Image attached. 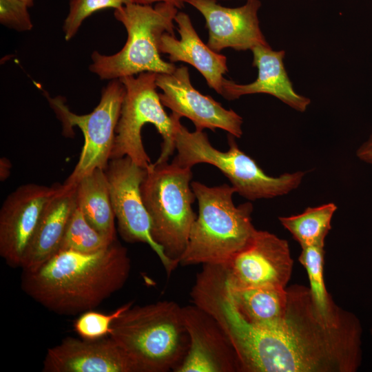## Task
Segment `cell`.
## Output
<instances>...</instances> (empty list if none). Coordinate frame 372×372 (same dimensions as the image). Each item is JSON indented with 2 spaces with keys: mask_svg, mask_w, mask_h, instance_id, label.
Returning <instances> with one entry per match:
<instances>
[{
  "mask_svg": "<svg viewBox=\"0 0 372 372\" xmlns=\"http://www.w3.org/2000/svg\"><path fill=\"white\" fill-rule=\"evenodd\" d=\"M188 353L175 372H240L236 352L216 320L193 304L182 307Z\"/></svg>",
  "mask_w": 372,
  "mask_h": 372,
  "instance_id": "14",
  "label": "cell"
},
{
  "mask_svg": "<svg viewBox=\"0 0 372 372\" xmlns=\"http://www.w3.org/2000/svg\"><path fill=\"white\" fill-rule=\"evenodd\" d=\"M131 260L116 240L92 253L59 251L37 269L23 271V291L58 315L93 310L129 278Z\"/></svg>",
  "mask_w": 372,
  "mask_h": 372,
  "instance_id": "2",
  "label": "cell"
},
{
  "mask_svg": "<svg viewBox=\"0 0 372 372\" xmlns=\"http://www.w3.org/2000/svg\"><path fill=\"white\" fill-rule=\"evenodd\" d=\"M43 372H137L111 338L96 340L68 337L49 348Z\"/></svg>",
  "mask_w": 372,
  "mask_h": 372,
  "instance_id": "16",
  "label": "cell"
},
{
  "mask_svg": "<svg viewBox=\"0 0 372 372\" xmlns=\"http://www.w3.org/2000/svg\"><path fill=\"white\" fill-rule=\"evenodd\" d=\"M112 205L121 238L127 242L147 244L158 256L169 276L178 265L170 260L151 235V221L143 203L141 185L146 169L129 157L110 159L105 170Z\"/></svg>",
  "mask_w": 372,
  "mask_h": 372,
  "instance_id": "10",
  "label": "cell"
},
{
  "mask_svg": "<svg viewBox=\"0 0 372 372\" xmlns=\"http://www.w3.org/2000/svg\"><path fill=\"white\" fill-rule=\"evenodd\" d=\"M198 203V215L190 230L187 248L179 265L228 263L254 238L257 229L251 222L253 205L236 206L231 185L209 187L191 183Z\"/></svg>",
  "mask_w": 372,
  "mask_h": 372,
  "instance_id": "4",
  "label": "cell"
},
{
  "mask_svg": "<svg viewBox=\"0 0 372 372\" xmlns=\"http://www.w3.org/2000/svg\"><path fill=\"white\" fill-rule=\"evenodd\" d=\"M287 305L277 323L259 327L239 313L225 332L237 355L240 372H355L362 363V328L343 310L324 317L309 287H287Z\"/></svg>",
  "mask_w": 372,
  "mask_h": 372,
  "instance_id": "1",
  "label": "cell"
},
{
  "mask_svg": "<svg viewBox=\"0 0 372 372\" xmlns=\"http://www.w3.org/2000/svg\"><path fill=\"white\" fill-rule=\"evenodd\" d=\"M356 155L362 161L372 164V133L368 140L358 149Z\"/></svg>",
  "mask_w": 372,
  "mask_h": 372,
  "instance_id": "28",
  "label": "cell"
},
{
  "mask_svg": "<svg viewBox=\"0 0 372 372\" xmlns=\"http://www.w3.org/2000/svg\"><path fill=\"white\" fill-rule=\"evenodd\" d=\"M156 83L163 106L179 118L186 117L196 130L221 129L236 138L242 135V118L233 110H227L211 96L204 95L192 85L187 67L176 68L171 74H157Z\"/></svg>",
  "mask_w": 372,
  "mask_h": 372,
  "instance_id": "12",
  "label": "cell"
},
{
  "mask_svg": "<svg viewBox=\"0 0 372 372\" xmlns=\"http://www.w3.org/2000/svg\"><path fill=\"white\" fill-rule=\"evenodd\" d=\"M200 12L208 30V46L216 52L225 48L251 50L269 45L260 28L259 0H247L239 7L223 6L216 0H184Z\"/></svg>",
  "mask_w": 372,
  "mask_h": 372,
  "instance_id": "15",
  "label": "cell"
},
{
  "mask_svg": "<svg viewBox=\"0 0 372 372\" xmlns=\"http://www.w3.org/2000/svg\"><path fill=\"white\" fill-rule=\"evenodd\" d=\"M192 168L172 162L151 163L141 192L151 221V235L165 256L178 265L197 216L191 186Z\"/></svg>",
  "mask_w": 372,
  "mask_h": 372,
  "instance_id": "6",
  "label": "cell"
},
{
  "mask_svg": "<svg viewBox=\"0 0 372 372\" xmlns=\"http://www.w3.org/2000/svg\"><path fill=\"white\" fill-rule=\"evenodd\" d=\"M227 286L237 309L250 323L268 327L284 317L288 298L287 287L231 288L228 284Z\"/></svg>",
  "mask_w": 372,
  "mask_h": 372,
  "instance_id": "21",
  "label": "cell"
},
{
  "mask_svg": "<svg viewBox=\"0 0 372 372\" xmlns=\"http://www.w3.org/2000/svg\"><path fill=\"white\" fill-rule=\"evenodd\" d=\"M134 3L141 5H150L154 3H167L176 7L178 9H181L184 6V0H133Z\"/></svg>",
  "mask_w": 372,
  "mask_h": 372,
  "instance_id": "29",
  "label": "cell"
},
{
  "mask_svg": "<svg viewBox=\"0 0 372 372\" xmlns=\"http://www.w3.org/2000/svg\"><path fill=\"white\" fill-rule=\"evenodd\" d=\"M129 3H134L133 0H70L69 12L63 25L65 39H72L84 20L95 12L116 10Z\"/></svg>",
  "mask_w": 372,
  "mask_h": 372,
  "instance_id": "26",
  "label": "cell"
},
{
  "mask_svg": "<svg viewBox=\"0 0 372 372\" xmlns=\"http://www.w3.org/2000/svg\"><path fill=\"white\" fill-rule=\"evenodd\" d=\"M59 186L25 184L4 200L0 210V255L8 265L21 267L43 211Z\"/></svg>",
  "mask_w": 372,
  "mask_h": 372,
  "instance_id": "13",
  "label": "cell"
},
{
  "mask_svg": "<svg viewBox=\"0 0 372 372\" xmlns=\"http://www.w3.org/2000/svg\"><path fill=\"white\" fill-rule=\"evenodd\" d=\"M371 335H372V328H371Z\"/></svg>",
  "mask_w": 372,
  "mask_h": 372,
  "instance_id": "31",
  "label": "cell"
},
{
  "mask_svg": "<svg viewBox=\"0 0 372 372\" xmlns=\"http://www.w3.org/2000/svg\"><path fill=\"white\" fill-rule=\"evenodd\" d=\"M127 302L111 313L105 314L89 310L80 314L74 321V331L83 339L96 340L110 335L113 322L132 305Z\"/></svg>",
  "mask_w": 372,
  "mask_h": 372,
  "instance_id": "25",
  "label": "cell"
},
{
  "mask_svg": "<svg viewBox=\"0 0 372 372\" xmlns=\"http://www.w3.org/2000/svg\"><path fill=\"white\" fill-rule=\"evenodd\" d=\"M124 96L121 81L111 80L103 89L97 106L92 112L83 115L70 111L63 97L47 96L62 123L63 133L70 136L73 127H78L84 137L79 161L64 183L76 185L95 169L105 170L111 158Z\"/></svg>",
  "mask_w": 372,
  "mask_h": 372,
  "instance_id": "9",
  "label": "cell"
},
{
  "mask_svg": "<svg viewBox=\"0 0 372 372\" xmlns=\"http://www.w3.org/2000/svg\"><path fill=\"white\" fill-rule=\"evenodd\" d=\"M224 265L231 288H286L293 260L287 240L269 231L257 230L251 242Z\"/></svg>",
  "mask_w": 372,
  "mask_h": 372,
  "instance_id": "11",
  "label": "cell"
},
{
  "mask_svg": "<svg viewBox=\"0 0 372 372\" xmlns=\"http://www.w3.org/2000/svg\"><path fill=\"white\" fill-rule=\"evenodd\" d=\"M77 206L76 184L59 183L57 191L47 203L25 252L21 267L23 271L37 269L58 252Z\"/></svg>",
  "mask_w": 372,
  "mask_h": 372,
  "instance_id": "19",
  "label": "cell"
},
{
  "mask_svg": "<svg viewBox=\"0 0 372 372\" xmlns=\"http://www.w3.org/2000/svg\"><path fill=\"white\" fill-rule=\"evenodd\" d=\"M29 6L21 0H0V22L17 31H29L33 24Z\"/></svg>",
  "mask_w": 372,
  "mask_h": 372,
  "instance_id": "27",
  "label": "cell"
},
{
  "mask_svg": "<svg viewBox=\"0 0 372 372\" xmlns=\"http://www.w3.org/2000/svg\"><path fill=\"white\" fill-rule=\"evenodd\" d=\"M157 73L142 72L120 80L125 87V96L111 158L129 157L136 165L147 169L150 158L144 149L141 131L147 124L154 125L161 135V152L155 163L167 162L176 149L174 133L180 118L167 115L156 92Z\"/></svg>",
  "mask_w": 372,
  "mask_h": 372,
  "instance_id": "8",
  "label": "cell"
},
{
  "mask_svg": "<svg viewBox=\"0 0 372 372\" xmlns=\"http://www.w3.org/2000/svg\"><path fill=\"white\" fill-rule=\"evenodd\" d=\"M174 21L180 39L163 33L159 42L160 52L167 54L171 63L181 61L194 66L203 76L207 85L222 95L223 75L228 72L227 57L211 50L200 39L187 14L178 12Z\"/></svg>",
  "mask_w": 372,
  "mask_h": 372,
  "instance_id": "18",
  "label": "cell"
},
{
  "mask_svg": "<svg viewBox=\"0 0 372 372\" xmlns=\"http://www.w3.org/2000/svg\"><path fill=\"white\" fill-rule=\"evenodd\" d=\"M251 50L252 65L258 69L257 79L248 84H238L225 79L222 96L234 100L246 94H268L298 112H304L311 101L293 90L283 63L285 52L274 51L269 45H258Z\"/></svg>",
  "mask_w": 372,
  "mask_h": 372,
  "instance_id": "17",
  "label": "cell"
},
{
  "mask_svg": "<svg viewBox=\"0 0 372 372\" xmlns=\"http://www.w3.org/2000/svg\"><path fill=\"white\" fill-rule=\"evenodd\" d=\"M235 138L229 134V148L221 152L211 145L205 132H189L178 121L174 133L177 154L172 162L188 168L199 163L212 165L229 178L237 193L249 200L282 196L300 185L304 172L285 173L277 177L269 176L252 158L239 149Z\"/></svg>",
  "mask_w": 372,
  "mask_h": 372,
  "instance_id": "7",
  "label": "cell"
},
{
  "mask_svg": "<svg viewBox=\"0 0 372 372\" xmlns=\"http://www.w3.org/2000/svg\"><path fill=\"white\" fill-rule=\"evenodd\" d=\"M337 206L329 203L316 207H307L304 212L291 216L279 217L301 247L324 245L327 235L331 229V219Z\"/></svg>",
  "mask_w": 372,
  "mask_h": 372,
  "instance_id": "22",
  "label": "cell"
},
{
  "mask_svg": "<svg viewBox=\"0 0 372 372\" xmlns=\"http://www.w3.org/2000/svg\"><path fill=\"white\" fill-rule=\"evenodd\" d=\"M178 8L167 3L154 7L129 3L114 10V15L125 28L127 39L123 48L112 55L95 51L90 70L103 80L121 79L142 72L171 74L176 68L160 56L162 34H174V19Z\"/></svg>",
  "mask_w": 372,
  "mask_h": 372,
  "instance_id": "5",
  "label": "cell"
},
{
  "mask_svg": "<svg viewBox=\"0 0 372 372\" xmlns=\"http://www.w3.org/2000/svg\"><path fill=\"white\" fill-rule=\"evenodd\" d=\"M114 241L94 228L77 206L68 223L59 251L92 253L105 249Z\"/></svg>",
  "mask_w": 372,
  "mask_h": 372,
  "instance_id": "24",
  "label": "cell"
},
{
  "mask_svg": "<svg viewBox=\"0 0 372 372\" xmlns=\"http://www.w3.org/2000/svg\"><path fill=\"white\" fill-rule=\"evenodd\" d=\"M23 1H24L29 7H31L33 3H34V0H21Z\"/></svg>",
  "mask_w": 372,
  "mask_h": 372,
  "instance_id": "30",
  "label": "cell"
},
{
  "mask_svg": "<svg viewBox=\"0 0 372 372\" xmlns=\"http://www.w3.org/2000/svg\"><path fill=\"white\" fill-rule=\"evenodd\" d=\"M77 204L89 223L101 234L116 240L114 213L105 170L95 169L76 184Z\"/></svg>",
  "mask_w": 372,
  "mask_h": 372,
  "instance_id": "20",
  "label": "cell"
},
{
  "mask_svg": "<svg viewBox=\"0 0 372 372\" xmlns=\"http://www.w3.org/2000/svg\"><path fill=\"white\" fill-rule=\"evenodd\" d=\"M109 337L137 372L176 371L189 348L182 307L169 300L132 305L113 322Z\"/></svg>",
  "mask_w": 372,
  "mask_h": 372,
  "instance_id": "3",
  "label": "cell"
},
{
  "mask_svg": "<svg viewBox=\"0 0 372 372\" xmlns=\"http://www.w3.org/2000/svg\"><path fill=\"white\" fill-rule=\"evenodd\" d=\"M324 247V245L302 247L299 261L307 272L309 289L318 309L324 317L332 318L340 315L344 309L333 302L325 287L323 276Z\"/></svg>",
  "mask_w": 372,
  "mask_h": 372,
  "instance_id": "23",
  "label": "cell"
}]
</instances>
